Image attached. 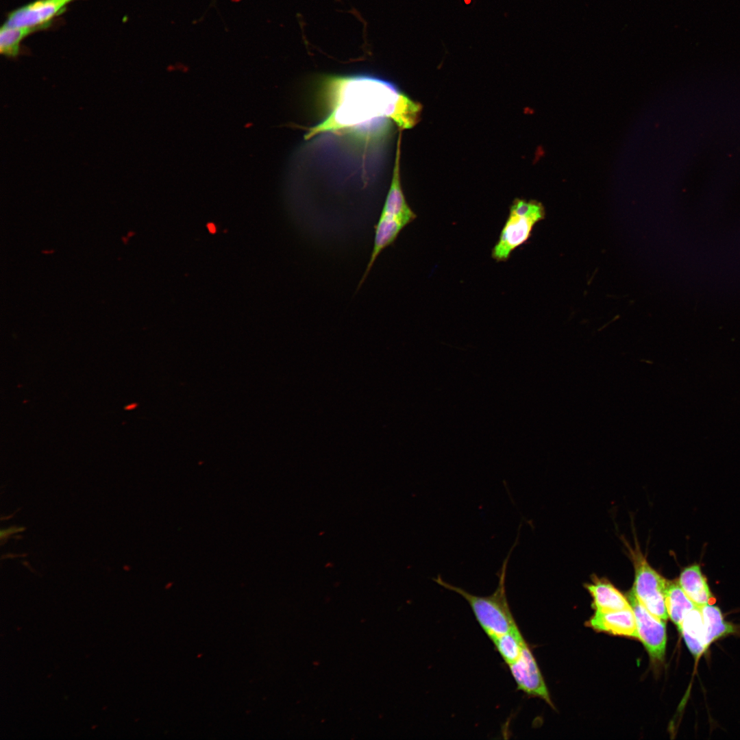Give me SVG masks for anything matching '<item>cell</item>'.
I'll return each mask as SVG.
<instances>
[{
    "label": "cell",
    "instance_id": "30bf717a",
    "mask_svg": "<svg viewBox=\"0 0 740 740\" xmlns=\"http://www.w3.org/2000/svg\"><path fill=\"white\" fill-rule=\"evenodd\" d=\"M678 583L698 608L715 602L698 565L686 567L681 572Z\"/></svg>",
    "mask_w": 740,
    "mask_h": 740
},
{
    "label": "cell",
    "instance_id": "ba28073f",
    "mask_svg": "<svg viewBox=\"0 0 740 740\" xmlns=\"http://www.w3.org/2000/svg\"><path fill=\"white\" fill-rule=\"evenodd\" d=\"M75 0H36L10 12L4 25L40 29L60 14Z\"/></svg>",
    "mask_w": 740,
    "mask_h": 740
},
{
    "label": "cell",
    "instance_id": "9c48e42d",
    "mask_svg": "<svg viewBox=\"0 0 740 740\" xmlns=\"http://www.w3.org/2000/svg\"><path fill=\"white\" fill-rule=\"evenodd\" d=\"M589 625L598 631L638 639L635 617L632 607L609 612L596 610L589 621Z\"/></svg>",
    "mask_w": 740,
    "mask_h": 740
},
{
    "label": "cell",
    "instance_id": "3957f363",
    "mask_svg": "<svg viewBox=\"0 0 740 740\" xmlns=\"http://www.w3.org/2000/svg\"><path fill=\"white\" fill-rule=\"evenodd\" d=\"M517 540L518 537L502 563L498 572L497 587L490 595L479 596L471 594L443 580L440 575L433 578L438 584L459 594L468 602L478 624L491 639L517 626L508 602L506 591L508 563Z\"/></svg>",
    "mask_w": 740,
    "mask_h": 740
},
{
    "label": "cell",
    "instance_id": "5bb4252c",
    "mask_svg": "<svg viewBox=\"0 0 740 740\" xmlns=\"http://www.w3.org/2000/svg\"><path fill=\"white\" fill-rule=\"evenodd\" d=\"M665 603L668 617L678 628L685 615L696 607L678 582H668L665 593Z\"/></svg>",
    "mask_w": 740,
    "mask_h": 740
},
{
    "label": "cell",
    "instance_id": "8992f818",
    "mask_svg": "<svg viewBox=\"0 0 740 740\" xmlns=\"http://www.w3.org/2000/svg\"><path fill=\"white\" fill-rule=\"evenodd\" d=\"M628 600L634 612L638 639L652 660L663 661L667 643L665 620L652 614L632 590L628 594Z\"/></svg>",
    "mask_w": 740,
    "mask_h": 740
},
{
    "label": "cell",
    "instance_id": "4fadbf2b",
    "mask_svg": "<svg viewBox=\"0 0 740 740\" xmlns=\"http://www.w3.org/2000/svg\"><path fill=\"white\" fill-rule=\"evenodd\" d=\"M700 608L703 619L705 643L707 648L717 639L735 632L734 626L724 619L722 613L717 606L706 604Z\"/></svg>",
    "mask_w": 740,
    "mask_h": 740
},
{
    "label": "cell",
    "instance_id": "52a82bcc",
    "mask_svg": "<svg viewBox=\"0 0 740 740\" xmlns=\"http://www.w3.org/2000/svg\"><path fill=\"white\" fill-rule=\"evenodd\" d=\"M508 666L517 689L528 695L539 698L552 706L543 678L527 643L519 658Z\"/></svg>",
    "mask_w": 740,
    "mask_h": 740
},
{
    "label": "cell",
    "instance_id": "7a4b0ae2",
    "mask_svg": "<svg viewBox=\"0 0 740 740\" xmlns=\"http://www.w3.org/2000/svg\"><path fill=\"white\" fill-rule=\"evenodd\" d=\"M402 133L399 131L396 145V156L390 188L386 197L378 221L375 225L373 249L365 272L358 284L361 286L380 254L394 243L402 230L417 217L408 204L402 186L400 158Z\"/></svg>",
    "mask_w": 740,
    "mask_h": 740
},
{
    "label": "cell",
    "instance_id": "6da1fadb",
    "mask_svg": "<svg viewBox=\"0 0 740 740\" xmlns=\"http://www.w3.org/2000/svg\"><path fill=\"white\" fill-rule=\"evenodd\" d=\"M321 87L330 112L322 121L307 129L305 140L322 133H337L361 126L378 119H388L402 131L412 128L421 119V103L392 83L377 77L329 75L323 78Z\"/></svg>",
    "mask_w": 740,
    "mask_h": 740
},
{
    "label": "cell",
    "instance_id": "277c9868",
    "mask_svg": "<svg viewBox=\"0 0 740 740\" xmlns=\"http://www.w3.org/2000/svg\"><path fill=\"white\" fill-rule=\"evenodd\" d=\"M544 217L545 210L540 203L516 199L492 250L493 258L498 262L508 260L516 248L528 240L535 224Z\"/></svg>",
    "mask_w": 740,
    "mask_h": 740
},
{
    "label": "cell",
    "instance_id": "9a60e30c",
    "mask_svg": "<svg viewBox=\"0 0 740 740\" xmlns=\"http://www.w3.org/2000/svg\"><path fill=\"white\" fill-rule=\"evenodd\" d=\"M491 640L507 665L519 658L526 643L518 626Z\"/></svg>",
    "mask_w": 740,
    "mask_h": 740
},
{
    "label": "cell",
    "instance_id": "5b68a950",
    "mask_svg": "<svg viewBox=\"0 0 740 740\" xmlns=\"http://www.w3.org/2000/svg\"><path fill=\"white\" fill-rule=\"evenodd\" d=\"M635 578L632 591L638 600L654 615L666 621L668 618L665 593L668 581L648 563L638 547L630 549Z\"/></svg>",
    "mask_w": 740,
    "mask_h": 740
},
{
    "label": "cell",
    "instance_id": "7c38bea8",
    "mask_svg": "<svg viewBox=\"0 0 740 740\" xmlns=\"http://www.w3.org/2000/svg\"><path fill=\"white\" fill-rule=\"evenodd\" d=\"M691 654L701 656L708 648L705 643L704 628L700 608L695 607L684 617L678 628Z\"/></svg>",
    "mask_w": 740,
    "mask_h": 740
},
{
    "label": "cell",
    "instance_id": "2e32d148",
    "mask_svg": "<svg viewBox=\"0 0 740 740\" xmlns=\"http://www.w3.org/2000/svg\"><path fill=\"white\" fill-rule=\"evenodd\" d=\"M38 30L36 28L10 27L3 24L0 30V52L14 58L20 53V44L27 36Z\"/></svg>",
    "mask_w": 740,
    "mask_h": 740
},
{
    "label": "cell",
    "instance_id": "8fae6325",
    "mask_svg": "<svg viewBox=\"0 0 740 740\" xmlns=\"http://www.w3.org/2000/svg\"><path fill=\"white\" fill-rule=\"evenodd\" d=\"M587 589L593 597V605L597 611H616L631 608L628 600L604 579H596L593 583L587 584Z\"/></svg>",
    "mask_w": 740,
    "mask_h": 740
}]
</instances>
